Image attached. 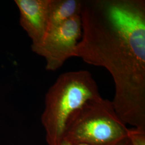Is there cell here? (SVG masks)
<instances>
[{
  "label": "cell",
  "mask_w": 145,
  "mask_h": 145,
  "mask_svg": "<svg viewBox=\"0 0 145 145\" xmlns=\"http://www.w3.org/2000/svg\"><path fill=\"white\" fill-rule=\"evenodd\" d=\"M81 18L76 57L110 72L116 114L145 128V0H83Z\"/></svg>",
  "instance_id": "obj_1"
},
{
  "label": "cell",
  "mask_w": 145,
  "mask_h": 145,
  "mask_svg": "<svg viewBox=\"0 0 145 145\" xmlns=\"http://www.w3.org/2000/svg\"><path fill=\"white\" fill-rule=\"evenodd\" d=\"M128 131L111 101L101 96L89 100L70 116L62 140L73 145H115L128 138Z\"/></svg>",
  "instance_id": "obj_3"
},
{
  "label": "cell",
  "mask_w": 145,
  "mask_h": 145,
  "mask_svg": "<svg viewBox=\"0 0 145 145\" xmlns=\"http://www.w3.org/2000/svg\"><path fill=\"white\" fill-rule=\"evenodd\" d=\"M82 36L81 15L50 29L40 44L31 46L32 51L44 57L46 69L56 71L68 59L76 57V48Z\"/></svg>",
  "instance_id": "obj_4"
},
{
  "label": "cell",
  "mask_w": 145,
  "mask_h": 145,
  "mask_svg": "<svg viewBox=\"0 0 145 145\" xmlns=\"http://www.w3.org/2000/svg\"><path fill=\"white\" fill-rule=\"evenodd\" d=\"M101 96L97 84L88 71L61 74L47 92L41 117L47 145H59L70 116L89 100Z\"/></svg>",
  "instance_id": "obj_2"
},
{
  "label": "cell",
  "mask_w": 145,
  "mask_h": 145,
  "mask_svg": "<svg viewBox=\"0 0 145 145\" xmlns=\"http://www.w3.org/2000/svg\"><path fill=\"white\" fill-rule=\"evenodd\" d=\"M59 145H73V144H69L67 142V141H65V140H62L60 144ZM115 145H131V144L130 142V141L129 138H126L124 140H123L122 141H121L120 142H119L118 144H116Z\"/></svg>",
  "instance_id": "obj_8"
},
{
  "label": "cell",
  "mask_w": 145,
  "mask_h": 145,
  "mask_svg": "<svg viewBox=\"0 0 145 145\" xmlns=\"http://www.w3.org/2000/svg\"><path fill=\"white\" fill-rule=\"evenodd\" d=\"M127 137L131 145H145V128L129 129Z\"/></svg>",
  "instance_id": "obj_7"
},
{
  "label": "cell",
  "mask_w": 145,
  "mask_h": 145,
  "mask_svg": "<svg viewBox=\"0 0 145 145\" xmlns=\"http://www.w3.org/2000/svg\"><path fill=\"white\" fill-rule=\"evenodd\" d=\"M82 8L81 0H50L48 30L73 17L81 15Z\"/></svg>",
  "instance_id": "obj_6"
},
{
  "label": "cell",
  "mask_w": 145,
  "mask_h": 145,
  "mask_svg": "<svg viewBox=\"0 0 145 145\" xmlns=\"http://www.w3.org/2000/svg\"><path fill=\"white\" fill-rule=\"evenodd\" d=\"M20 12V24L32 40L31 46L42 42L49 28L50 0H15Z\"/></svg>",
  "instance_id": "obj_5"
}]
</instances>
